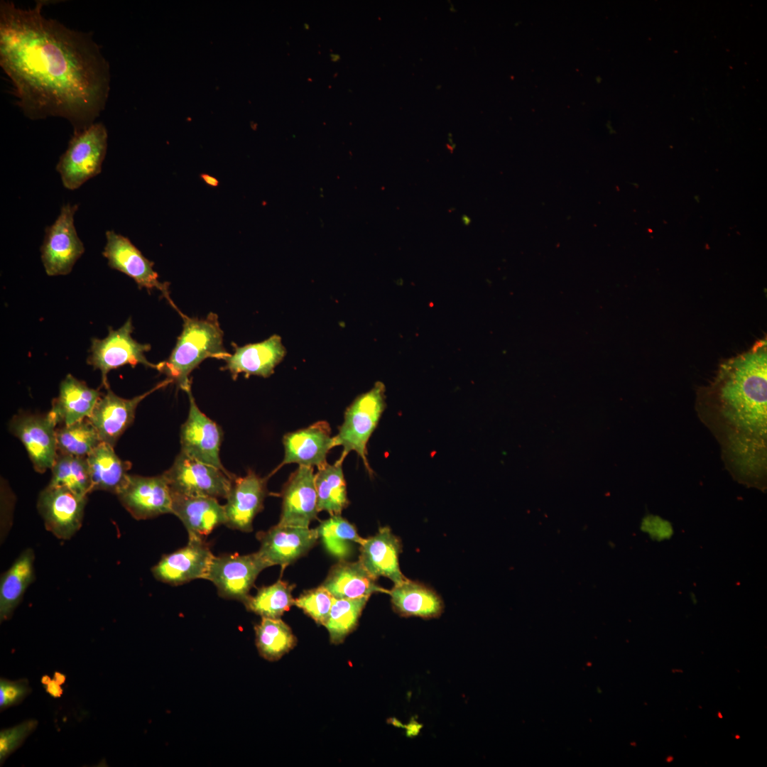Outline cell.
<instances>
[{
  "label": "cell",
  "mask_w": 767,
  "mask_h": 767,
  "mask_svg": "<svg viewBox=\"0 0 767 767\" xmlns=\"http://www.w3.org/2000/svg\"><path fill=\"white\" fill-rule=\"evenodd\" d=\"M48 2L21 9L1 1L0 66L27 117H62L75 132L104 109L110 67L90 33L44 16Z\"/></svg>",
  "instance_id": "6da1fadb"
},
{
  "label": "cell",
  "mask_w": 767,
  "mask_h": 767,
  "mask_svg": "<svg viewBox=\"0 0 767 767\" xmlns=\"http://www.w3.org/2000/svg\"><path fill=\"white\" fill-rule=\"evenodd\" d=\"M767 344L722 363L697 394V410L717 439L725 465L739 483L766 487Z\"/></svg>",
  "instance_id": "7a4b0ae2"
},
{
  "label": "cell",
  "mask_w": 767,
  "mask_h": 767,
  "mask_svg": "<svg viewBox=\"0 0 767 767\" xmlns=\"http://www.w3.org/2000/svg\"><path fill=\"white\" fill-rule=\"evenodd\" d=\"M183 331L168 359L157 364V369L185 391L191 388L190 374L207 358L222 359L230 354L223 344L224 333L218 316L210 312L206 318L182 316Z\"/></svg>",
  "instance_id": "3957f363"
},
{
  "label": "cell",
  "mask_w": 767,
  "mask_h": 767,
  "mask_svg": "<svg viewBox=\"0 0 767 767\" xmlns=\"http://www.w3.org/2000/svg\"><path fill=\"white\" fill-rule=\"evenodd\" d=\"M385 392V385L377 381L369 391L357 396L346 409L344 421L334 437V446L343 449L338 460L343 462L347 455L354 451L371 477L374 472L366 457L367 443L386 408Z\"/></svg>",
  "instance_id": "277c9868"
},
{
  "label": "cell",
  "mask_w": 767,
  "mask_h": 767,
  "mask_svg": "<svg viewBox=\"0 0 767 767\" xmlns=\"http://www.w3.org/2000/svg\"><path fill=\"white\" fill-rule=\"evenodd\" d=\"M107 139V130L101 122H94L74 132L56 165L65 187L71 190L77 189L100 173Z\"/></svg>",
  "instance_id": "5b68a950"
},
{
  "label": "cell",
  "mask_w": 767,
  "mask_h": 767,
  "mask_svg": "<svg viewBox=\"0 0 767 767\" xmlns=\"http://www.w3.org/2000/svg\"><path fill=\"white\" fill-rule=\"evenodd\" d=\"M163 475L172 491L217 499L227 497L234 477L227 471L195 459L181 451Z\"/></svg>",
  "instance_id": "8992f818"
},
{
  "label": "cell",
  "mask_w": 767,
  "mask_h": 767,
  "mask_svg": "<svg viewBox=\"0 0 767 767\" xmlns=\"http://www.w3.org/2000/svg\"><path fill=\"white\" fill-rule=\"evenodd\" d=\"M133 330L129 317L118 330L109 327L105 338L92 340L87 364L101 371L102 384L106 389L109 388L107 374L112 369L126 364L134 367L138 364L157 369V364L148 361L145 356V353L151 349V345L134 339L131 337Z\"/></svg>",
  "instance_id": "52a82bcc"
},
{
  "label": "cell",
  "mask_w": 767,
  "mask_h": 767,
  "mask_svg": "<svg viewBox=\"0 0 767 767\" xmlns=\"http://www.w3.org/2000/svg\"><path fill=\"white\" fill-rule=\"evenodd\" d=\"M77 207V205H63L55 222L45 229L40 248L41 260L50 276L70 273L85 251L74 225V214Z\"/></svg>",
  "instance_id": "ba28073f"
},
{
  "label": "cell",
  "mask_w": 767,
  "mask_h": 767,
  "mask_svg": "<svg viewBox=\"0 0 767 767\" xmlns=\"http://www.w3.org/2000/svg\"><path fill=\"white\" fill-rule=\"evenodd\" d=\"M268 567L258 552L214 555L205 580L214 584L221 597L244 602L259 573Z\"/></svg>",
  "instance_id": "9c48e42d"
},
{
  "label": "cell",
  "mask_w": 767,
  "mask_h": 767,
  "mask_svg": "<svg viewBox=\"0 0 767 767\" xmlns=\"http://www.w3.org/2000/svg\"><path fill=\"white\" fill-rule=\"evenodd\" d=\"M107 243L102 253L108 260L110 268L121 271L137 283L140 289H157L170 305L182 316L170 297L169 283L158 280V273L153 269V262L146 259L126 237L113 230L106 232Z\"/></svg>",
  "instance_id": "30bf717a"
},
{
  "label": "cell",
  "mask_w": 767,
  "mask_h": 767,
  "mask_svg": "<svg viewBox=\"0 0 767 767\" xmlns=\"http://www.w3.org/2000/svg\"><path fill=\"white\" fill-rule=\"evenodd\" d=\"M116 495L135 519L145 520L172 513V491L163 474L156 477L129 474Z\"/></svg>",
  "instance_id": "8fae6325"
},
{
  "label": "cell",
  "mask_w": 767,
  "mask_h": 767,
  "mask_svg": "<svg viewBox=\"0 0 767 767\" xmlns=\"http://www.w3.org/2000/svg\"><path fill=\"white\" fill-rule=\"evenodd\" d=\"M87 500L65 487L48 485L38 496L37 508L46 529L68 540L82 526Z\"/></svg>",
  "instance_id": "7c38bea8"
},
{
  "label": "cell",
  "mask_w": 767,
  "mask_h": 767,
  "mask_svg": "<svg viewBox=\"0 0 767 767\" xmlns=\"http://www.w3.org/2000/svg\"><path fill=\"white\" fill-rule=\"evenodd\" d=\"M9 425L10 432L24 445L35 470L43 473L51 469L58 455L57 424L49 413L17 414Z\"/></svg>",
  "instance_id": "4fadbf2b"
},
{
  "label": "cell",
  "mask_w": 767,
  "mask_h": 767,
  "mask_svg": "<svg viewBox=\"0 0 767 767\" xmlns=\"http://www.w3.org/2000/svg\"><path fill=\"white\" fill-rule=\"evenodd\" d=\"M190 401L186 421L180 428L181 452L204 463L224 471L219 450L222 438L220 427L198 408L191 388L185 391Z\"/></svg>",
  "instance_id": "5bb4252c"
},
{
  "label": "cell",
  "mask_w": 767,
  "mask_h": 767,
  "mask_svg": "<svg viewBox=\"0 0 767 767\" xmlns=\"http://www.w3.org/2000/svg\"><path fill=\"white\" fill-rule=\"evenodd\" d=\"M258 553L269 566L282 568L305 555L317 543V528L278 523L266 531L257 533Z\"/></svg>",
  "instance_id": "9a60e30c"
},
{
  "label": "cell",
  "mask_w": 767,
  "mask_h": 767,
  "mask_svg": "<svg viewBox=\"0 0 767 767\" xmlns=\"http://www.w3.org/2000/svg\"><path fill=\"white\" fill-rule=\"evenodd\" d=\"M214 556L205 540L189 538L185 546L163 555L151 572L158 581L174 586L205 580Z\"/></svg>",
  "instance_id": "2e32d148"
},
{
  "label": "cell",
  "mask_w": 767,
  "mask_h": 767,
  "mask_svg": "<svg viewBox=\"0 0 767 767\" xmlns=\"http://www.w3.org/2000/svg\"><path fill=\"white\" fill-rule=\"evenodd\" d=\"M172 381L166 379L151 390L131 399L121 398L109 388L101 396L89 418L97 431L102 442L111 446L133 423L139 403L153 392L166 386Z\"/></svg>",
  "instance_id": "e0dca14e"
},
{
  "label": "cell",
  "mask_w": 767,
  "mask_h": 767,
  "mask_svg": "<svg viewBox=\"0 0 767 767\" xmlns=\"http://www.w3.org/2000/svg\"><path fill=\"white\" fill-rule=\"evenodd\" d=\"M267 479L253 471L244 477H234L224 506L226 526L243 532L252 531L254 518L263 509L267 496Z\"/></svg>",
  "instance_id": "ac0fdd59"
},
{
  "label": "cell",
  "mask_w": 767,
  "mask_h": 767,
  "mask_svg": "<svg viewBox=\"0 0 767 767\" xmlns=\"http://www.w3.org/2000/svg\"><path fill=\"white\" fill-rule=\"evenodd\" d=\"M283 459L271 474L281 467L291 463L310 467L315 466L318 468L327 463V455L335 447L330 426L324 420L286 433L283 437Z\"/></svg>",
  "instance_id": "d6986e66"
},
{
  "label": "cell",
  "mask_w": 767,
  "mask_h": 767,
  "mask_svg": "<svg viewBox=\"0 0 767 767\" xmlns=\"http://www.w3.org/2000/svg\"><path fill=\"white\" fill-rule=\"evenodd\" d=\"M318 512L313 467L299 466L283 486L278 523L309 527Z\"/></svg>",
  "instance_id": "ffe728a7"
},
{
  "label": "cell",
  "mask_w": 767,
  "mask_h": 767,
  "mask_svg": "<svg viewBox=\"0 0 767 767\" xmlns=\"http://www.w3.org/2000/svg\"><path fill=\"white\" fill-rule=\"evenodd\" d=\"M359 545V560L373 577L377 580L379 577H385L394 584L406 579L401 571L398 561L402 543L389 527L380 528L374 535L364 538Z\"/></svg>",
  "instance_id": "44dd1931"
},
{
  "label": "cell",
  "mask_w": 767,
  "mask_h": 767,
  "mask_svg": "<svg viewBox=\"0 0 767 767\" xmlns=\"http://www.w3.org/2000/svg\"><path fill=\"white\" fill-rule=\"evenodd\" d=\"M172 513L185 526L189 538H205L217 526L226 524L224 506L217 499L172 491Z\"/></svg>",
  "instance_id": "7402d4cb"
},
{
  "label": "cell",
  "mask_w": 767,
  "mask_h": 767,
  "mask_svg": "<svg viewBox=\"0 0 767 767\" xmlns=\"http://www.w3.org/2000/svg\"><path fill=\"white\" fill-rule=\"evenodd\" d=\"M286 350L281 338L273 334L267 339L242 347L234 346V354L224 359L226 365L222 368L228 370L234 379L239 374L268 377L275 367L283 360Z\"/></svg>",
  "instance_id": "603a6c76"
},
{
  "label": "cell",
  "mask_w": 767,
  "mask_h": 767,
  "mask_svg": "<svg viewBox=\"0 0 767 767\" xmlns=\"http://www.w3.org/2000/svg\"><path fill=\"white\" fill-rule=\"evenodd\" d=\"M100 398L99 390L68 374L61 381L58 396L53 400L48 413L57 425H72L89 418Z\"/></svg>",
  "instance_id": "cb8c5ba5"
},
{
  "label": "cell",
  "mask_w": 767,
  "mask_h": 767,
  "mask_svg": "<svg viewBox=\"0 0 767 767\" xmlns=\"http://www.w3.org/2000/svg\"><path fill=\"white\" fill-rule=\"evenodd\" d=\"M337 599L370 597L374 593H387L365 569L359 560H340L334 565L321 584Z\"/></svg>",
  "instance_id": "d4e9b609"
},
{
  "label": "cell",
  "mask_w": 767,
  "mask_h": 767,
  "mask_svg": "<svg viewBox=\"0 0 767 767\" xmlns=\"http://www.w3.org/2000/svg\"><path fill=\"white\" fill-rule=\"evenodd\" d=\"M388 594L393 610L401 616L430 619L439 617L444 610L440 596L419 582L406 578L394 584Z\"/></svg>",
  "instance_id": "484cf974"
},
{
  "label": "cell",
  "mask_w": 767,
  "mask_h": 767,
  "mask_svg": "<svg viewBox=\"0 0 767 767\" xmlns=\"http://www.w3.org/2000/svg\"><path fill=\"white\" fill-rule=\"evenodd\" d=\"M113 447L101 442L86 457L92 491L103 490L117 494L127 481L131 464L121 459Z\"/></svg>",
  "instance_id": "4316f807"
},
{
  "label": "cell",
  "mask_w": 767,
  "mask_h": 767,
  "mask_svg": "<svg viewBox=\"0 0 767 767\" xmlns=\"http://www.w3.org/2000/svg\"><path fill=\"white\" fill-rule=\"evenodd\" d=\"M34 553L32 549L23 551L13 565L1 576L0 582V620L9 619L23 595L34 579Z\"/></svg>",
  "instance_id": "83f0119b"
},
{
  "label": "cell",
  "mask_w": 767,
  "mask_h": 767,
  "mask_svg": "<svg viewBox=\"0 0 767 767\" xmlns=\"http://www.w3.org/2000/svg\"><path fill=\"white\" fill-rule=\"evenodd\" d=\"M315 474L318 511L340 515L349 504L347 484L342 470V462L333 464L325 463L318 467Z\"/></svg>",
  "instance_id": "f1b7e54d"
},
{
  "label": "cell",
  "mask_w": 767,
  "mask_h": 767,
  "mask_svg": "<svg viewBox=\"0 0 767 767\" xmlns=\"http://www.w3.org/2000/svg\"><path fill=\"white\" fill-rule=\"evenodd\" d=\"M317 531L325 548L339 561L346 560L353 553L354 545H360L364 539L359 536L356 527L340 515H332L321 521Z\"/></svg>",
  "instance_id": "f546056e"
},
{
  "label": "cell",
  "mask_w": 767,
  "mask_h": 767,
  "mask_svg": "<svg viewBox=\"0 0 767 767\" xmlns=\"http://www.w3.org/2000/svg\"><path fill=\"white\" fill-rule=\"evenodd\" d=\"M51 470L49 486L65 487L82 496H87L92 491L85 457L58 453Z\"/></svg>",
  "instance_id": "4dcf8cb0"
},
{
  "label": "cell",
  "mask_w": 767,
  "mask_h": 767,
  "mask_svg": "<svg viewBox=\"0 0 767 767\" xmlns=\"http://www.w3.org/2000/svg\"><path fill=\"white\" fill-rule=\"evenodd\" d=\"M254 629L256 647L266 660L279 659L295 645L296 638L290 628L280 618L263 617Z\"/></svg>",
  "instance_id": "1f68e13d"
},
{
  "label": "cell",
  "mask_w": 767,
  "mask_h": 767,
  "mask_svg": "<svg viewBox=\"0 0 767 767\" xmlns=\"http://www.w3.org/2000/svg\"><path fill=\"white\" fill-rule=\"evenodd\" d=\"M293 584L278 580L273 584L258 589L254 596L249 595L243 602L247 610L262 618L278 619L294 604L292 596Z\"/></svg>",
  "instance_id": "d6a6232c"
},
{
  "label": "cell",
  "mask_w": 767,
  "mask_h": 767,
  "mask_svg": "<svg viewBox=\"0 0 767 767\" xmlns=\"http://www.w3.org/2000/svg\"><path fill=\"white\" fill-rule=\"evenodd\" d=\"M58 453L87 457L101 442L89 418L55 430Z\"/></svg>",
  "instance_id": "836d02e7"
},
{
  "label": "cell",
  "mask_w": 767,
  "mask_h": 767,
  "mask_svg": "<svg viewBox=\"0 0 767 767\" xmlns=\"http://www.w3.org/2000/svg\"><path fill=\"white\" fill-rule=\"evenodd\" d=\"M369 599V597L334 598L329 616L325 624L332 643H342L355 629Z\"/></svg>",
  "instance_id": "e575fe53"
},
{
  "label": "cell",
  "mask_w": 767,
  "mask_h": 767,
  "mask_svg": "<svg viewBox=\"0 0 767 767\" xmlns=\"http://www.w3.org/2000/svg\"><path fill=\"white\" fill-rule=\"evenodd\" d=\"M334 597L323 586L305 591L295 599L294 604L303 610L317 624H325Z\"/></svg>",
  "instance_id": "d590c367"
},
{
  "label": "cell",
  "mask_w": 767,
  "mask_h": 767,
  "mask_svg": "<svg viewBox=\"0 0 767 767\" xmlns=\"http://www.w3.org/2000/svg\"><path fill=\"white\" fill-rule=\"evenodd\" d=\"M38 721L28 719L0 731V763L2 766L9 756L15 751L36 729Z\"/></svg>",
  "instance_id": "8d00e7d4"
},
{
  "label": "cell",
  "mask_w": 767,
  "mask_h": 767,
  "mask_svg": "<svg viewBox=\"0 0 767 767\" xmlns=\"http://www.w3.org/2000/svg\"><path fill=\"white\" fill-rule=\"evenodd\" d=\"M31 688L27 679L0 680L1 711L21 703L30 693Z\"/></svg>",
  "instance_id": "74e56055"
},
{
  "label": "cell",
  "mask_w": 767,
  "mask_h": 767,
  "mask_svg": "<svg viewBox=\"0 0 767 767\" xmlns=\"http://www.w3.org/2000/svg\"><path fill=\"white\" fill-rule=\"evenodd\" d=\"M65 676L61 673H55L53 679L47 675L42 678L41 682L45 686L46 692L52 697H60L62 689L60 685L65 682Z\"/></svg>",
  "instance_id": "f35d334b"
},
{
  "label": "cell",
  "mask_w": 767,
  "mask_h": 767,
  "mask_svg": "<svg viewBox=\"0 0 767 767\" xmlns=\"http://www.w3.org/2000/svg\"><path fill=\"white\" fill-rule=\"evenodd\" d=\"M200 177L205 183L210 187H217L219 185L218 180L208 174L202 173Z\"/></svg>",
  "instance_id": "ab89813d"
},
{
  "label": "cell",
  "mask_w": 767,
  "mask_h": 767,
  "mask_svg": "<svg viewBox=\"0 0 767 767\" xmlns=\"http://www.w3.org/2000/svg\"><path fill=\"white\" fill-rule=\"evenodd\" d=\"M331 57H332V61H337V60H338L339 59V56L338 55H337V54L332 55Z\"/></svg>",
  "instance_id": "60d3db41"
}]
</instances>
